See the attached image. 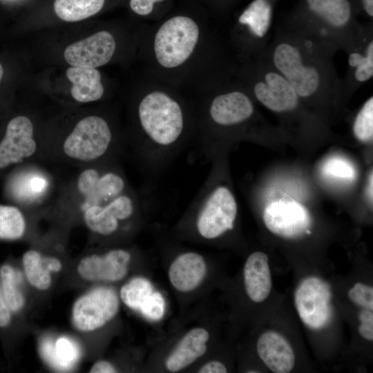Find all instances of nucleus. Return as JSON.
<instances>
[{
    "instance_id": "8",
    "label": "nucleus",
    "mask_w": 373,
    "mask_h": 373,
    "mask_svg": "<svg viewBox=\"0 0 373 373\" xmlns=\"http://www.w3.org/2000/svg\"><path fill=\"white\" fill-rule=\"evenodd\" d=\"M45 157L44 149L39 145L35 128L30 118L19 115L7 124L0 142V169L39 157Z\"/></svg>"
},
{
    "instance_id": "2",
    "label": "nucleus",
    "mask_w": 373,
    "mask_h": 373,
    "mask_svg": "<svg viewBox=\"0 0 373 373\" xmlns=\"http://www.w3.org/2000/svg\"><path fill=\"white\" fill-rule=\"evenodd\" d=\"M306 4L313 21L287 29L335 51L346 52L362 38L366 28L354 21L349 0H306Z\"/></svg>"
},
{
    "instance_id": "25",
    "label": "nucleus",
    "mask_w": 373,
    "mask_h": 373,
    "mask_svg": "<svg viewBox=\"0 0 373 373\" xmlns=\"http://www.w3.org/2000/svg\"><path fill=\"white\" fill-rule=\"evenodd\" d=\"M0 276L1 289L10 310L15 312L19 311L25 303L19 288L21 274L10 265H5L0 269Z\"/></svg>"
},
{
    "instance_id": "7",
    "label": "nucleus",
    "mask_w": 373,
    "mask_h": 373,
    "mask_svg": "<svg viewBox=\"0 0 373 373\" xmlns=\"http://www.w3.org/2000/svg\"><path fill=\"white\" fill-rule=\"evenodd\" d=\"M331 298L327 283L314 276L303 279L294 293L295 306L303 323L314 330L325 327L332 317Z\"/></svg>"
},
{
    "instance_id": "20",
    "label": "nucleus",
    "mask_w": 373,
    "mask_h": 373,
    "mask_svg": "<svg viewBox=\"0 0 373 373\" xmlns=\"http://www.w3.org/2000/svg\"><path fill=\"white\" fill-rule=\"evenodd\" d=\"M17 175L12 180L11 193L23 204H36L44 200L51 186L47 175L41 170L30 167Z\"/></svg>"
},
{
    "instance_id": "14",
    "label": "nucleus",
    "mask_w": 373,
    "mask_h": 373,
    "mask_svg": "<svg viewBox=\"0 0 373 373\" xmlns=\"http://www.w3.org/2000/svg\"><path fill=\"white\" fill-rule=\"evenodd\" d=\"M209 113L216 124L233 126L250 119L254 113V106L247 94L233 90L216 96L212 101Z\"/></svg>"
},
{
    "instance_id": "6",
    "label": "nucleus",
    "mask_w": 373,
    "mask_h": 373,
    "mask_svg": "<svg viewBox=\"0 0 373 373\" xmlns=\"http://www.w3.org/2000/svg\"><path fill=\"white\" fill-rule=\"evenodd\" d=\"M198 204L196 228L202 238L214 239L233 228L238 207L227 187L218 186L203 193Z\"/></svg>"
},
{
    "instance_id": "26",
    "label": "nucleus",
    "mask_w": 373,
    "mask_h": 373,
    "mask_svg": "<svg viewBox=\"0 0 373 373\" xmlns=\"http://www.w3.org/2000/svg\"><path fill=\"white\" fill-rule=\"evenodd\" d=\"M26 229V218L18 207L0 204V239H19Z\"/></svg>"
},
{
    "instance_id": "28",
    "label": "nucleus",
    "mask_w": 373,
    "mask_h": 373,
    "mask_svg": "<svg viewBox=\"0 0 373 373\" xmlns=\"http://www.w3.org/2000/svg\"><path fill=\"white\" fill-rule=\"evenodd\" d=\"M353 133L362 142L373 138V97H370L357 113L353 123Z\"/></svg>"
},
{
    "instance_id": "32",
    "label": "nucleus",
    "mask_w": 373,
    "mask_h": 373,
    "mask_svg": "<svg viewBox=\"0 0 373 373\" xmlns=\"http://www.w3.org/2000/svg\"><path fill=\"white\" fill-rule=\"evenodd\" d=\"M361 324L358 326L359 334L365 339L373 340V313L372 310L364 309L358 314Z\"/></svg>"
},
{
    "instance_id": "17",
    "label": "nucleus",
    "mask_w": 373,
    "mask_h": 373,
    "mask_svg": "<svg viewBox=\"0 0 373 373\" xmlns=\"http://www.w3.org/2000/svg\"><path fill=\"white\" fill-rule=\"evenodd\" d=\"M268 257L261 251L252 253L244 266V283L249 298L255 303L263 302L271 289V278Z\"/></svg>"
},
{
    "instance_id": "39",
    "label": "nucleus",
    "mask_w": 373,
    "mask_h": 373,
    "mask_svg": "<svg viewBox=\"0 0 373 373\" xmlns=\"http://www.w3.org/2000/svg\"><path fill=\"white\" fill-rule=\"evenodd\" d=\"M3 67L0 63V82L2 79V77H3Z\"/></svg>"
},
{
    "instance_id": "27",
    "label": "nucleus",
    "mask_w": 373,
    "mask_h": 373,
    "mask_svg": "<svg viewBox=\"0 0 373 373\" xmlns=\"http://www.w3.org/2000/svg\"><path fill=\"white\" fill-rule=\"evenodd\" d=\"M153 291V286L148 280L137 277L122 287L120 298L129 308L139 310L142 303Z\"/></svg>"
},
{
    "instance_id": "18",
    "label": "nucleus",
    "mask_w": 373,
    "mask_h": 373,
    "mask_svg": "<svg viewBox=\"0 0 373 373\" xmlns=\"http://www.w3.org/2000/svg\"><path fill=\"white\" fill-rule=\"evenodd\" d=\"M208 331L195 327L189 331L167 357L165 365L172 372H178L201 357L207 350Z\"/></svg>"
},
{
    "instance_id": "38",
    "label": "nucleus",
    "mask_w": 373,
    "mask_h": 373,
    "mask_svg": "<svg viewBox=\"0 0 373 373\" xmlns=\"http://www.w3.org/2000/svg\"><path fill=\"white\" fill-rule=\"evenodd\" d=\"M367 196L371 201L372 200V174L371 173L369 178L368 187H367Z\"/></svg>"
},
{
    "instance_id": "21",
    "label": "nucleus",
    "mask_w": 373,
    "mask_h": 373,
    "mask_svg": "<svg viewBox=\"0 0 373 373\" xmlns=\"http://www.w3.org/2000/svg\"><path fill=\"white\" fill-rule=\"evenodd\" d=\"M66 75L73 84L70 93L77 102L88 103L102 97L101 74L96 68L71 66L66 70Z\"/></svg>"
},
{
    "instance_id": "4",
    "label": "nucleus",
    "mask_w": 373,
    "mask_h": 373,
    "mask_svg": "<svg viewBox=\"0 0 373 373\" xmlns=\"http://www.w3.org/2000/svg\"><path fill=\"white\" fill-rule=\"evenodd\" d=\"M141 126L156 148L172 147L180 137L184 119L179 104L162 92L144 97L138 107Z\"/></svg>"
},
{
    "instance_id": "29",
    "label": "nucleus",
    "mask_w": 373,
    "mask_h": 373,
    "mask_svg": "<svg viewBox=\"0 0 373 373\" xmlns=\"http://www.w3.org/2000/svg\"><path fill=\"white\" fill-rule=\"evenodd\" d=\"M323 171L327 176L345 180H352L355 176L353 165L337 157L328 159L323 166Z\"/></svg>"
},
{
    "instance_id": "3",
    "label": "nucleus",
    "mask_w": 373,
    "mask_h": 373,
    "mask_svg": "<svg viewBox=\"0 0 373 373\" xmlns=\"http://www.w3.org/2000/svg\"><path fill=\"white\" fill-rule=\"evenodd\" d=\"M112 144L113 134L108 122L101 117L90 115L75 125L49 157L82 167L102 161L114 148Z\"/></svg>"
},
{
    "instance_id": "9",
    "label": "nucleus",
    "mask_w": 373,
    "mask_h": 373,
    "mask_svg": "<svg viewBox=\"0 0 373 373\" xmlns=\"http://www.w3.org/2000/svg\"><path fill=\"white\" fill-rule=\"evenodd\" d=\"M115 291L107 287L95 288L79 297L72 310V322L81 332L97 329L110 321L119 310Z\"/></svg>"
},
{
    "instance_id": "37",
    "label": "nucleus",
    "mask_w": 373,
    "mask_h": 373,
    "mask_svg": "<svg viewBox=\"0 0 373 373\" xmlns=\"http://www.w3.org/2000/svg\"><path fill=\"white\" fill-rule=\"evenodd\" d=\"M363 8L365 13L370 17H373V0H361Z\"/></svg>"
},
{
    "instance_id": "16",
    "label": "nucleus",
    "mask_w": 373,
    "mask_h": 373,
    "mask_svg": "<svg viewBox=\"0 0 373 373\" xmlns=\"http://www.w3.org/2000/svg\"><path fill=\"white\" fill-rule=\"evenodd\" d=\"M207 272L204 258L198 253L186 252L178 256L171 263L169 278L178 291L188 292L195 289Z\"/></svg>"
},
{
    "instance_id": "5",
    "label": "nucleus",
    "mask_w": 373,
    "mask_h": 373,
    "mask_svg": "<svg viewBox=\"0 0 373 373\" xmlns=\"http://www.w3.org/2000/svg\"><path fill=\"white\" fill-rule=\"evenodd\" d=\"M198 36L199 29L193 19L177 16L167 20L155 38L154 50L158 63L165 68L183 64L193 51Z\"/></svg>"
},
{
    "instance_id": "33",
    "label": "nucleus",
    "mask_w": 373,
    "mask_h": 373,
    "mask_svg": "<svg viewBox=\"0 0 373 373\" xmlns=\"http://www.w3.org/2000/svg\"><path fill=\"white\" fill-rule=\"evenodd\" d=\"M162 1L163 0H131L130 7L139 15H147L152 12L155 3Z\"/></svg>"
},
{
    "instance_id": "36",
    "label": "nucleus",
    "mask_w": 373,
    "mask_h": 373,
    "mask_svg": "<svg viewBox=\"0 0 373 373\" xmlns=\"http://www.w3.org/2000/svg\"><path fill=\"white\" fill-rule=\"evenodd\" d=\"M116 372L114 365L106 361L96 362L90 370L91 373H113Z\"/></svg>"
},
{
    "instance_id": "12",
    "label": "nucleus",
    "mask_w": 373,
    "mask_h": 373,
    "mask_svg": "<svg viewBox=\"0 0 373 373\" xmlns=\"http://www.w3.org/2000/svg\"><path fill=\"white\" fill-rule=\"evenodd\" d=\"M115 50L113 35L107 31H100L68 46L64 56L71 66L96 68L107 64Z\"/></svg>"
},
{
    "instance_id": "13",
    "label": "nucleus",
    "mask_w": 373,
    "mask_h": 373,
    "mask_svg": "<svg viewBox=\"0 0 373 373\" xmlns=\"http://www.w3.org/2000/svg\"><path fill=\"white\" fill-rule=\"evenodd\" d=\"M131 254L122 249H112L102 256L93 254L82 258L77 267L79 275L88 281L115 282L127 274Z\"/></svg>"
},
{
    "instance_id": "1",
    "label": "nucleus",
    "mask_w": 373,
    "mask_h": 373,
    "mask_svg": "<svg viewBox=\"0 0 373 373\" xmlns=\"http://www.w3.org/2000/svg\"><path fill=\"white\" fill-rule=\"evenodd\" d=\"M336 51L287 28L277 30L262 53L302 100L336 95L338 78L333 57Z\"/></svg>"
},
{
    "instance_id": "11",
    "label": "nucleus",
    "mask_w": 373,
    "mask_h": 373,
    "mask_svg": "<svg viewBox=\"0 0 373 373\" xmlns=\"http://www.w3.org/2000/svg\"><path fill=\"white\" fill-rule=\"evenodd\" d=\"M373 31L366 30L358 44L347 50V72L339 80L337 94L352 93L373 76Z\"/></svg>"
},
{
    "instance_id": "10",
    "label": "nucleus",
    "mask_w": 373,
    "mask_h": 373,
    "mask_svg": "<svg viewBox=\"0 0 373 373\" xmlns=\"http://www.w3.org/2000/svg\"><path fill=\"white\" fill-rule=\"evenodd\" d=\"M263 221L274 234L286 239H296L310 233L312 218L309 212L295 200L274 201L263 211Z\"/></svg>"
},
{
    "instance_id": "31",
    "label": "nucleus",
    "mask_w": 373,
    "mask_h": 373,
    "mask_svg": "<svg viewBox=\"0 0 373 373\" xmlns=\"http://www.w3.org/2000/svg\"><path fill=\"white\" fill-rule=\"evenodd\" d=\"M350 299L355 304L373 310V288L361 283H356L348 291Z\"/></svg>"
},
{
    "instance_id": "23",
    "label": "nucleus",
    "mask_w": 373,
    "mask_h": 373,
    "mask_svg": "<svg viewBox=\"0 0 373 373\" xmlns=\"http://www.w3.org/2000/svg\"><path fill=\"white\" fill-rule=\"evenodd\" d=\"M104 3V0H55L54 10L61 19L73 22L97 14Z\"/></svg>"
},
{
    "instance_id": "22",
    "label": "nucleus",
    "mask_w": 373,
    "mask_h": 373,
    "mask_svg": "<svg viewBox=\"0 0 373 373\" xmlns=\"http://www.w3.org/2000/svg\"><path fill=\"white\" fill-rule=\"evenodd\" d=\"M41 351L50 365L61 370H69L79 356L75 344L65 337L59 338L55 344L48 339L44 341Z\"/></svg>"
},
{
    "instance_id": "15",
    "label": "nucleus",
    "mask_w": 373,
    "mask_h": 373,
    "mask_svg": "<svg viewBox=\"0 0 373 373\" xmlns=\"http://www.w3.org/2000/svg\"><path fill=\"white\" fill-rule=\"evenodd\" d=\"M258 356L274 373H288L295 363L294 350L289 343L279 333L267 331L257 341Z\"/></svg>"
},
{
    "instance_id": "30",
    "label": "nucleus",
    "mask_w": 373,
    "mask_h": 373,
    "mask_svg": "<svg viewBox=\"0 0 373 373\" xmlns=\"http://www.w3.org/2000/svg\"><path fill=\"white\" fill-rule=\"evenodd\" d=\"M164 309L165 303L162 295L153 291L142 303L139 310L147 318L158 321L163 317Z\"/></svg>"
},
{
    "instance_id": "34",
    "label": "nucleus",
    "mask_w": 373,
    "mask_h": 373,
    "mask_svg": "<svg viewBox=\"0 0 373 373\" xmlns=\"http://www.w3.org/2000/svg\"><path fill=\"white\" fill-rule=\"evenodd\" d=\"M10 309L3 296L0 283V327H6L10 321Z\"/></svg>"
},
{
    "instance_id": "19",
    "label": "nucleus",
    "mask_w": 373,
    "mask_h": 373,
    "mask_svg": "<svg viewBox=\"0 0 373 373\" xmlns=\"http://www.w3.org/2000/svg\"><path fill=\"white\" fill-rule=\"evenodd\" d=\"M272 21V6L269 0H254L238 18L240 25L247 27L262 53L268 46Z\"/></svg>"
},
{
    "instance_id": "35",
    "label": "nucleus",
    "mask_w": 373,
    "mask_h": 373,
    "mask_svg": "<svg viewBox=\"0 0 373 373\" xmlns=\"http://www.w3.org/2000/svg\"><path fill=\"white\" fill-rule=\"evenodd\" d=\"M225 365L218 361H209L203 365L198 370L200 373H226Z\"/></svg>"
},
{
    "instance_id": "24",
    "label": "nucleus",
    "mask_w": 373,
    "mask_h": 373,
    "mask_svg": "<svg viewBox=\"0 0 373 373\" xmlns=\"http://www.w3.org/2000/svg\"><path fill=\"white\" fill-rule=\"evenodd\" d=\"M22 261L28 282L39 290L48 289L52 278L45 261V256L36 250L30 249L24 253Z\"/></svg>"
}]
</instances>
